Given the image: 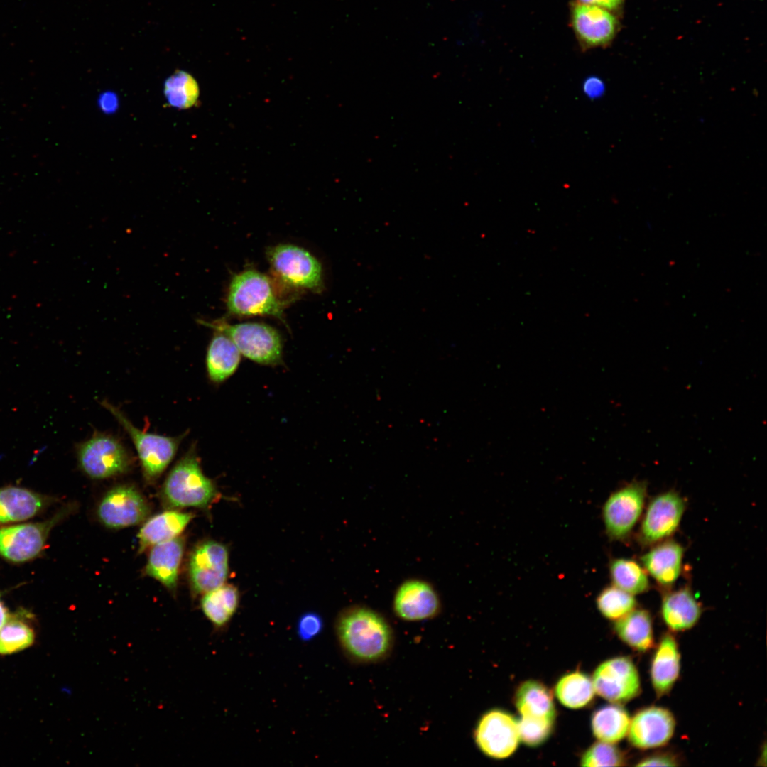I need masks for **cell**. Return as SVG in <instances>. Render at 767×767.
Returning a JSON list of instances; mask_svg holds the SVG:
<instances>
[{"mask_svg": "<svg viewBox=\"0 0 767 767\" xmlns=\"http://www.w3.org/2000/svg\"><path fill=\"white\" fill-rule=\"evenodd\" d=\"M336 633L344 653L359 662L383 659L392 647L389 624L380 614L365 606H354L342 612L336 623Z\"/></svg>", "mask_w": 767, "mask_h": 767, "instance_id": "6da1fadb", "label": "cell"}, {"mask_svg": "<svg viewBox=\"0 0 767 767\" xmlns=\"http://www.w3.org/2000/svg\"><path fill=\"white\" fill-rule=\"evenodd\" d=\"M214 482L203 473L195 445L168 474L161 496L171 508H205L217 496Z\"/></svg>", "mask_w": 767, "mask_h": 767, "instance_id": "7a4b0ae2", "label": "cell"}, {"mask_svg": "<svg viewBox=\"0 0 767 767\" xmlns=\"http://www.w3.org/2000/svg\"><path fill=\"white\" fill-rule=\"evenodd\" d=\"M284 306L271 279L256 270L240 272L229 283L227 307L232 315H269L283 320Z\"/></svg>", "mask_w": 767, "mask_h": 767, "instance_id": "3957f363", "label": "cell"}, {"mask_svg": "<svg viewBox=\"0 0 767 767\" xmlns=\"http://www.w3.org/2000/svg\"><path fill=\"white\" fill-rule=\"evenodd\" d=\"M199 322L226 334L241 355L256 364L273 366L282 362V339L271 325L262 322L230 325L224 320Z\"/></svg>", "mask_w": 767, "mask_h": 767, "instance_id": "277c9868", "label": "cell"}, {"mask_svg": "<svg viewBox=\"0 0 767 767\" xmlns=\"http://www.w3.org/2000/svg\"><path fill=\"white\" fill-rule=\"evenodd\" d=\"M102 406L115 418L126 431L136 450L143 475L148 482L156 481L173 459L185 434L168 437L146 433L136 428L124 413L107 401Z\"/></svg>", "mask_w": 767, "mask_h": 767, "instance_id": "5b68a950", "label": "cell"}, {"mask_svg": "<svg viewBox=\"0 0 767 767\" xmlns=\"http://www.w3.org/2000/svg\"><path fill=\"white\" fill-rule=\"evenodd\" d=\"M74 508V505H66L44 521L0 526V556L14 563L35 559L44 550L53 528Z\"/></svg>", "mask_w": 767, "mask_h": 767, "instance_id": "8992f818", "label": "cell"}, {"mask_svg": "<svg viewBox=\"0 0 767 767\" xmlns=\"http://www.w3.org/2000/svg\"><path fill=\"white\" fill-rule=\"evenodd\" d=\"M77 457L81 470L95 479L124 474L133 465L131 455L120 440L101 432L78 445Z\"/></svg>", "mask_w": 767, "mask_h": 767, "instance_id": "52a82bcc", "label": "cell"}, {"mask_svg": "<svg viewBox=\"0 0 767 767\" xmlns=\"http://www.w3.org/2000/svg\"><path fill=\"white\" fill-rule=\"evenodd\" d=\"M267 258L273 272L284 284L315 292L322 290V265L308 250L293 244H278L268 249Z\"/></svg>", "mask_w": 767, "mask_h": 767, "instance_id": "ba28073f", "label": "cell"}, {"mask_svg": "<svg viewBox=\"0 0 767 767\" xmlns=\"http://www.w3.org/2000/svg\"><path fill=\"white\" fill-rule=\"evenodd\" d=\"M647 494L645 482L635 481L613 492L605 501L602 518L608 537L625 540L643 512Z\"/></svg>", "mask_w": 767, "mask_h": 767, "instance_id": "9c48e42d", "label": "cell"}, {"mask_svg": "<svg viewBox=\"0 0 767 767\" xmlns=\"http://www.w3.org/2000/svg\"><path fill=\"white\" fill-rule=\"evenodd\" d=\"M686 508V501L675 491L653 497L645 511L637 533L643 546H652L669 539L678 530Z\"/></svg>", "mask_w": 767, "mask_h": 767, "instance_id": "30bf717a", "label": "cell"}, {"mask_svg": "<svg viewBox=\"0 0 767 767\" xmlns=\"http://www.w3.org/2000/svg\"><path fill=\"white\" fill-rule=\"evenodd\" d=\"M594 691L604 699L621 704L636 697L641 691L638 672L633 661L619 656L601 663L595 670Z\"/></svg>", "mask_w": 767, "mask_h": 767, "instance_id": "8fae6325", "label": "cell"}, {"mask_svg": "<svg viewBox=\"0 0 767 767\" xmlns=\"http://www.w3.org/2000/svg\"><path fill=\"white\" fill-rule=\"evenodd\" d=\"M474 740L485 755L505 758L516 749L519 740L518 721L507 712L492 709L482 715L474 731Z\"/></svg>", "mask_w": 767, "mask_h": 767, "instance_id": "7c38bea8", "label": "cell"}, {"mask_svg": "<svg viewBox=\"0 0 767 767\" xmlns=\"http://www.w3.org/2000/svg\"><path fill=\"white\" fill-rule=\"evenodd\" d=\"M228 550L223 544L207 540L192 551L188 573L192 591L205 594L223 585L228 575Z\"/></svg>", "mask_w": 767, "mask_h": 767, "instance_id": "4fadbf2b", "label": "cell"}, {"mask_svg": "<svg viewBox=\"0 0 767 767\" xmlns=\"http://www.w3.org/2000/svg\"><path fill=\"white\" fill-rule=\"evenodd\" d=\"M148 503L134 486L119 485L109 490L98 504L100 522L110 528H123L143 521L149 513Z\"/></svg>", "mask_w": 767, "mask_h": 767, "instance_id": "5bb4252c", "label": "cell"}, {"mask_svg": "<svg viewBox=\"0 0 767 767\" xmlns=\"http://www.w3.org/2000/svg\"><path fill=\"white\" fill-rule=\"evenodd\" d=\"M570 18L575 36L584 48L608 45L618 31L619 23L613 13L597 6L574 1Z\"/></svg>", "mask_w": 767, "mask_h": 767, "instance_id": "9a60e30c", "label": "cell"}, {"mask_svg": "<svg viewBox=\"0 0 767 767\" xmlns=\"http://www.w3.org/2000/svg\"><path fill=\"white\" fill-rule=\"evenodd\" d=\"M393 606L399 618L418 621L435 616L440 609V601L436 590L430 583L422 580L410 579L404 581L398 587Z\"/></svg>", "mask_w": 767, "mask_h": 767, "instance_id": "2e32d148", "label": "cell"}, {"mask_svg": "<svg viewBox=\"0 0 767 767\" xmlns=\"http://www.w3.org/2000/svg\"><path fill=\"white\" fill-rule=\"evenodd\" d=\"M675 727V718L669 710L649 707L638 712L631 719L629 740L639 749L660 747L670 741Z\"/></svg>", "mask_w": 767, "mask_h": 767, "instance_id": "e0dca14e", "label": "cell"}, {"mask_svg": "<svg viewBox=\"0 0 767 767\" xmlns=\"http://www.w3.org/2000/svg\"><path fill=\"white\" fill-rule=\"evenodd\" d=\"M684 547L678 542L667 539L656 543L640 558L641 565L664 592L672 589L682 567Z\"/></svg>", "mask_w": 767, "mask_h": 767, "instance_id": "ac0fdd59", "label": "cell"}, {"mask_svg": "<svg viewBox=\"0 0 767 767\" xmlns=\"http://www.w3.org/2000/svg\"><path fill=\"white\" fill-rule=\"evenodd\" d=\"M55 499L32 490L8 486L0 488V526L21 523L47 509Z\"/></svg>", "mask_w": 767, "mask_h": 767, "instance_id": "d6986e66", "label": "cell"}, {"mask_svg": "<svg viewBox=\"0 0 767 767\" xmlns=\"http://www.w3.org/2000/svg\"><path fill=\"white\" fill-rule=\"evenodd\" d=\"M660 612L669 629L682 631L691 629L697 623L702 608L692 589L685 586L664 592Z\"/></svg>", "mask_w": 767, "mask_h": 767, "instance_id": "ffe728a7", "label": "cell"}, {"mask_svg": "<svg viewBox=\"0 0 767 767\" xmlns=\"http://www.w3.org/2000/svg\"><path fill=\"white\" fill-rule=\"evenodd\" d=\"M184 548V540L178 536L152 546L148 555L146 573L173 592L177 587Z\"/></svg>", "mask_w": 767, "mask_h": 767, "instance_id": "44dd1931", "label": "cell"}, {"mask_svg": "<svg viewBox=\"0 0 767 767\" xmlns=\"http://www.w3.org/2000/svg\"><path fill=\"white\" fill-rule=\"evenodd\" d=\"M680 670V655L675 638L670 633L663 636L651 665V678L658 697L669 692L676 682Z\"/></svg>", "mask_w": 767, "mask_h": 767, "instance_id": "7402d4cb", "label": "cell"}, {"mask_svg": "<svg viewBox=\"0 0 767 767\" xmlns=\"http://www.w3.org/2000/svg\"><path fill=\"white\" fill-rule=\"evenodd\" d=\"M214 331L207 349L205 364L209 379L219 384L236 372L241 362V354L226 334Z\"/></svg>", "mask_w": 767, "mask_h": 767, "instance_id": "603a6c76", "label": "cell"}, {"mask_svg": "<svg viewBox=\"0 0 767 767\" xmlns=\"http://www.w3.org/2000/svg\"><path fill=\"white\" fill-rule=\"evenodd\" d=\"M193 516L192 513L176 511H166L152 516L138 533L139 552L178 537Z\"/></svg>", "mask_w": 767, "mask_h": 767, "instance_id": "cb8c5ba5", "label": "cell"}, {"mask_svg": "<svg viewBox=\"0 0 767 767\" xmlns=\"http://www.w3.org/2000/svg\"><path fill=\"white\" fill-rule=\"evenodd\" d=\"M515 705L521 717L555 722L556 712L550 691L541 682L528 680L518 687Z\"/></svg>", "mask_w": 767, "mask_h": 767, "instance_id": "d4e9b609", "label": "cell"}, {"mask_svg": "<svg viewBox=\"0 0 767 767\" xmlns=\"http://www.w3.org/2000/svg\"><path fill=\"white\" fill-rule=\"evenodd\" d=\"M614 629L621 641L636 651L646 652L653 646L652 618L646 609H634L616 620Z\"/></svg>", "mask_w": 767, "mask_h": 767, "instance_id": "484cf974", "label": "cell"}, {"mask_svg": "<svg viewBox=\"0 0 767 767\" xmlns=\"http://www.w3.org/2000/svg\"><path fill=\"white\" fill-rule=\"evenodd\" d=\"M239 602L237 589L223 584L205 594L201 608L207 619L217 628L225 626L235 614Z\"/></svg>", "mask_w": 767, "mask_h": 767, "instance_id": "4316f807", "label": "cell"}, {"mask_svg": "<svg viewBox=\"0 0 767 767\" xmlns=\"http://www.w3.org/2000/svg\"><path fill=\"white\" fill-rule=\"evenodd\" d=\"M628 712L618 705H609L596 710L592 717L594 735L599 741L614 744L627 734L630 724Z\"/></svg>", "mask_w": 767, "mask_h": 767, "instance_id": "83f0119b", "label": "cell"}, {"mask_svg": "<svg viewBox=\"0 0 767 767\" xmlns=\"http://www.w3.org/2000/svg\"><path fill=\"white\" fill-rule=\"evenodd\" d=\"M612 584L633 595L649 590L648 575L641 564L629 558L612 559L609 565Z\"/></svg>", "mask_w": 767, "mask_h": 767, "instance_id": "f1b7e54d", "label": "cell"}, {"mask_svg": "<svg viewBox=\"0 0 767 767\" xmlns=\"http://www.w3.org/2000/svg\"><path fill=\"white\" fill-rule=\"evenodd\" d=\"M560 702L571 709L588 705L594 695L592 680L585 673L575 671L563 675L555 688Z\"/></svg>", "mask_w": 767, "mask_h": 767, "instance_id": "f546056e", "label": "cell"}, {"mask_svg": "<svg viewBox=\"0 0 767 767\" xmlns=\"http://www.w3.org/2000/svg\"><path fill=\"white\" fill-rule=\"evenodd\" d=\"M34 632L22 614L10 615L0 629V654H11L31 646L34 641Z\"/></svg>", "mask_w": 767, "mask_h": 767, "instance_id": "4dcf8cb0", "label": "cell"}, {"mask_svg": "<svg viewBox=\"0 0 767 767\" xmlns=\"http://www.w3.org/2000/svg\"><path fill=\"white\" fill-rule=\"evenodd\" d=\"M165 97L172 107L187 109L197 102L199 87L193 77L182 70H177L165 82Z\"/></svg>", "mask_w": 767, "mask_h": 767, "instance_id": "1f68e13d", "label": "cell"}, {"mask_svg": "<svg viewBox=\"0 0 767 767\" xmlns=\"http://www.w3.org/2000/svg\"><path fill=\"white\" fill-rule=\"evenodd\" d=\"M597 606L606 619L618 620L636 609L634 595L612 584L604 587L597 595Z\"/></svg>", "mask_w": 767, "mask_h": 767, "instance_id": "d6a6232c", "label": "cell"}, {"mask_svg": "<svg viewBox=\"0 0 767 767\" xmlns=\"http://www.w3.org/2000/svg\"><path fill=\"white\" fill-rule=\"evenodd\" d=\"M624 763V756L615 746L600 741L585 751L580 764L583 766H619Z\"/></svg>", "mask_w": 767, "mask_h": 767, "instance_id": "836d02e7", "label": "cell"}, {"mask_svg": "<svg viewBox=\"0 0 767 767\" xmlns=\"http://www.w3.org/2000/svg\"><path fill=\"white\" fill-rule=\"evenodd\" d=\"M554 722L521 717L518 722L520 739L530 746L543 744L550 735Z\"/></svg>", "mask_w": 767, "mask_h": 767, "instance_id": "e575fe53", "label": "cell"}, {"mask_svg": "<svg viewBox=\"0 0 767 767\" xmlns=\"http://www.w3.org/2000/svg\"><path fill=\"white\" fill-rule=\"evenodd\" d=\"M323 628V621L320 616L314 612L303 614L297 625V633L303 641H309L317 636Z\"/></svg>", "mask_w": 767, "mask_h": 767, "instance_id": "d590c367", "label": "cell"}, {"mask_svg": "<svg viewBox=\"0 0 767 767\" xmlns=\"http://www.w3.org/2000/svg\"><path fill=\"white\" fill-rule=\"evenodd\" d=\"M676 758L670 754L658 753L643 758L636 764L638 766H678Z\"/></svg>", "mask_w": 767, "mask_h": 767, "instance_id": "8d00e7d4", "label": "cell"}, {"mask_svg": "<svg viewBox=\"0 0 767 767\" xmlns=\"http://www.w3.org/2000/svg\"><path fill=\"white\" fill-rule=\"evenodd\" d=\"M584 90L589 97H597L600 95L604 90L603 82L597 77H589L587 79L584 83Z\"/></svg>", "mask_w": 767, "mask_h": 767, "instance_id": "74e56055", "label": "cell"}, {"mask_svg": "<svg viewBox=\"0 0 767 767\" xmlns=\"http://www.w3.org/2000/svg\"><path fill=\"white\" fill-rule=\"evenodd\" d=\"M577 1L602 7L610 11L618 9L623 3V0H577Z\"/></svg>", "mask_w": 767, "mask_h": 767, "instance_id": "f35d334b", "label": "cell"}, {"mask_svg": "<svg viewBox=\"0 0 767 767\" xmlns=\"http://www.w3.org/2000/svg\"><path fill=\"white\" fill-rule=\"evenodd\" d=\"M9 617L10 614L3 601L1 600V596L0 593V629L7 621Z\"/></svg>", "mask_w": 767, "mask_h": 767, "instance_id": "ab89813d", "label": "cell"}]
</instances>
